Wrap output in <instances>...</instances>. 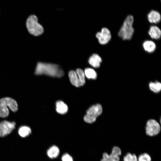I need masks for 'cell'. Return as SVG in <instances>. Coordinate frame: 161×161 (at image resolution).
Segmentation results:
<instances>
[{"mask_svg":"<svg viewBox=\"0 0 161 161\" xmlns=\"http://www.w3.org/2000/svg\"><path fill=\"white\" fill-rule=\"evenodd\" d=\"M35 74H44L51 77L60 78L64 75V72L58 65L38 62L36 67Z\"/></svg>","mask_w":161,"mask_h":161,"instance_id":"cell-1","label":"cell"},{"mask_svg":"<svg viewBox=\"0 0 161 161\" xmlns=\"http://www.w3.org/2000/svg\"><path fill=\"white\" fill-rule=\"evenodd\" d=\"M134 21L132 15H129L126 18L118 33L119 36L122 39L129 40L131 38L134 32Z\"/></svg>","mask_w":161,"mask_h":161,"instance_id":"cell-2","label":"cell"},{"mask_svg":"<svg viewBox=\"0 0 161 161\" xmlns=\"http://www.w3.org/2000/svg\"><path fill=\"white\" fill-rule=\"evenodd\" d=\"M8 108L12 111L15 112L18 109L16 101L13 99L8 97L1 98L0 100V117H5L9 114Z\"/></svg>","mask_w":161,"mask_h":161,"instance_id":"cell-3","label":"cell"},{"mask_svg":"<svg viewBox=\"0 0 161 161\" xmlns=\"http://www.w3.org/2000/svg\"><path fill=\"white\" fill-rule=\"evenodd\" d=\"M26 24L29 33L34 36L40 35L44 32L43 27L38 22V18L35 15H31L28 17Z\"/></svg>","mask_w":161,"mask_h":161,"instance_id":"cell-4","label":"cell"},{"mask_svg":"<svg viewBox=\"0 0 161 161\" xmlns=\"http://www.w3.org/2000/svg\"><path fill=\"white\" fill-rule=\"evenodd\" d=\"M70 82L77 87L83 86L85 83V75L83 71L80 69H78L75 72L70 71L68 73Z\"/></svg>","mask_w":161,"mask_h":161,"instance_id":"cell-5","label":"cell"},{"mask_svg":"<svg viewBox=\"0 0 161 161\" xmlns=\"http://www.w3.org/2000/svg\"><path fill=\"white\" fill-rule=\"evenodd\" d=\"M102 112V108L101 105L97 104L93 105L87 110L84 120L88 123H92L95 121L97 117L101 114Z\"/></svg>","mask_w":161,"mask_h":161,"instance_id":"cell-6","label":"cell"},{"mask_svg":"<svg viewBox=\"0 0 161 161\" xmlns=\"http://www.w3.org/2000/svg\"><path fill=\"white\" fill-rule=\"evenodd\" d=\"M160 130V126L156 120L150 119L147 121L145 127V133L147 135L150 137L157 135Z\"/></svg>","mask_w":161,"mask_h":161,"instance_id":"cell-7","label":"cell"},{"mask_svg":"<svg viewBox=\"0 0 161 161\" xmlns=\"http://www.w3.org/2000/svg\"><path fill=\"white\" fill-rule=\"evenodd\" d=\"M122 151L120 148L117 146H114L111 153L109 154L104 152L102 155V158L100 161H120V156L121 155Z\"/></svg>","mask_w":161,"mask_h":161,"instance_id":"cell-8","label":"cell"},{"mask_svg":"<svg viewBox=\"0 0 161 161\" xmlns=\"http://www.w3.org/2000/svg\"><path fill=\"white\" fill-rule=\"evenodd\" d=\"M96 36L99 43L102 45H105L107 44L112 38L111 32L110 30L106 27L102 28L100 32L96 34Z\"/></svg>","mask_w":161,"mask_h":161,"instance_id":"cell-9","label":"cell"},{"mask_svg":"<svg viewBox=\"0 0 161 161\" xmlns=\"http://www.w3.org/2000/svg\"><path fill=\"white\" fill-rule=\"evenodd\" d=\"M16 123L4 120L0 123V136L4 137L10 134L15 128Z\"/></svg>","mask_w":161,"mask_h":161,"instance_id":"cell-10","label":"cell"},{"mask_svg":"<svg viewBox=\"0 0 161 161\" xmlns=\"http://www.w3.org/2000/svg\"><path fill=\"white\" fill-rule=\"evenodd\" d=\"M147 18L148 21L150 23L157 24L160 21L161 16L158 11L152 10L148 14Z\"/></svg>","mask_w":161,"mask_h":161,"instance_id":"cell-11","label":"cell"},{"mask_svg":"<svg viewBox=\"0 0 161 161\" xmlns=\"http://www.w3.org/2000/svg\"><path fill=\"white\" fill-rule=\"evenodd\" d=\"M148 34L152 38L158 39L161 36V30L157 26L152 25L150 27Z\"/></svg>","mask_w":161,"mask_h":161,"instance_id":"cell-12","label":"cell"},{"mask_svg":"<svg viewBox=\"0 0 161 161\" xmlns=\"http://www.w3.org/2000/svg\"><path fill=\"white\" fill-rule=\"evenodd\" d=\"M102 61L101 57L98 54L95 53L93 54L90 57L88 62L92 66L97 68L100 66Z\"/></svg>","mask_w":161,"mask_h":161,"instance_id":"cell-13","label":"cell"},{"mask_svg":"<svg viewBox=\"0 0 161 161\" xmlns=\"http://www.w3.org/2000/svg\"><path fill=\"white\" fill-rule=\"evenodd\" d=\"M143 47L145 51L151 53L155 51L156 48V45L153 41L147 40L143 42Z\"/></svg>","mask_w":161,"mask_h":161,"instance_id":"cell-14","label":"cell"},{"mask_svg":"<svg viewBox=\"0 0 161 161\" xmlns=\"http://www.w3.org/2000/svg\"><path fill=\"white\" fill-rule=\"evenodd\" d=\"M56 106V110L58 113L61 114H64L67 112V106L62 101L60 100L57 101Z\"/></svg>","mask_w":161,"mask_h":161,"instance_id":"cell-15","label":"cell"},{"mask_svg":"<svg viewBox=\"0 0 161 161\" xmlns=\"http://www.w3.org/2000/svg\"><path fill=\"white\" fill-rule=\"evenodd\" d=\"M59 150L56 146L53 145L47 151L48 156L51 158L57 157L59 155Z\"/></svg>","mask_w":161,"mask_h":161,"instance_id":"cell-16","label":"cell"},{"mask_svg":"<svg viewBox=\"0 0 161 161\" xmlns=\"http://www.w3.org/2000/svg\"><path fill=\"white\" fill-rule=\"evenodd\" d=\"M18 133L22 137L28 136L31 133L30 128L28 126H21L18 129Z\"/></svg>","mask_w":161,"mask_h":161,"instance_id":"cell-17","label":"cell"},{"mask_svg":"<svg viewBox=\"0 0 161 161\" xmlns=\"http://www.w3.org/2000/svg\"><path fill=\"white\" fill-rule=\"evenodd\" d=\"M84 74L86 77L89 79H95L97 75L95 71L93 69L87 68L84 71Z\"/></svg>","mask_w":161,"mask_h":161,"instance_id":"cell-18","label":"cell"},{"mask_svg":"<svg viewBox=\"0 0 161 161\" xmlns=\"http://www.w3.org/2000/svg\"><path fill=\"white\" fill-rule=\"evenodd\" d=\"M149 86L151 91L156 93L159 92L161 89V84L159 82H151L149 84Z\"/></svg>","mask_w":161,"mask_h":161,"instance_id":"cell-19","label":"cell"},{"mask_svg":"<svg viewBox=\"0 0 161 161\" xmlns=\"http://www.w3.org/2000/svg\"><path fill=\"white\" fill-rule=\"evenodd\" d=\"M123 161H138L137 157L134 154L127 153L123 157Z\"/></svg>","mask_w":161,"mask_h":161,"instance_id":"cell-20","label":"cell"},{"mask_svg":"<svg viewBox=\"0 0 161 161\" xmlns=\"http://www.w3.org/2000/svg\"><path fill=\"white\" fill-rule=\"evenodd\" d=\"M138 161H151V156L147 153L140 154L137 157Z\"/></svg>","mask_w":161,"mask_h":161,"instance_id":"cell-21","label":"cell"},{"mask_svg":"<svg viewBox=\"0 0 161 161\" xmlns=\"http://www.w3.org/2000/svg\"><path fill=\"white\" fill-rule=\"evenodd\" d=\"M61 159L62 161H73L72 157L67 153L62 156Z\"/></svg>","mask_w":161,"mask_h":161,"instance_id":"cell-22","label":"cell"}]
</instances>
